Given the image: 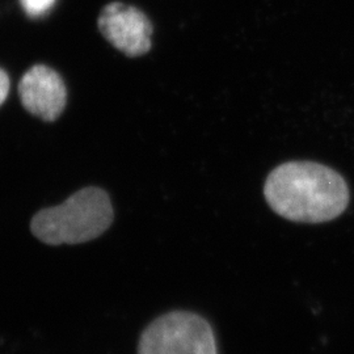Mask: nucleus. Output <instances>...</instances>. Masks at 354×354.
Wrapping results in <instances>:
<instances>
[{
	"label": "nucleus",
	"instance_id": "0eeeda50",
	"mask_svg": "<svg viewBox=\"0 0 354 354\" xmlns=\"http://www.w3.org/2000/svg\"><path fill=\"white\" fill-rule=\"evenodd\" d=\"M10 92V77L0 68V105L6 102Z\"/></svg>",
	"mask_w": 354,
	"mask_h": 354
},
{
	"label": "nucleus",
	"instance_id": "f257e3e1",
	"mask_svg": "<svg viewBox=\"0 0 354 354\" xmlns=\"http://www.w3.org/2000/svg\"><path fill=\"white\" fill-rule=\"evenodd\" d=\"M264 194L273 212L304 223L336 219L351 200L342 175L313 162H290L273 169L266 178Z\"/></svg>",
	"mask_w": 354,
	"mask_h": 354
},
{
	"label": "nucleus",
	"instance_id": "423d86ee",
	"mask_svg": "<svg viewBox=\"0 0 354 354\" xmlns=\"http://www.w3.org/2000/svg\"><path fill=\"white\" fill-rule=\"evenodd\" d=\"M55 0H20L21 7L30 17H41L50 11Z\"/></svg>",
	"mask_w": 354,
	"mask_h": 354
},
{
	"label": "nucleus",
	"instance_id": "f03ea898",
	"mask_svg": "<svg viewBox=\"0 0 354 354\" xmlns=\"http://www.w3.org/2000/svg\"><path fill=\"white\" fill-rule=\"evenodd\" d=\"M113 222V207L105 190L89 187L76 192L62 205L38 212L30 230L50 245L79 244L102 235Z\"/></svg>",
	"mask_w": 354,
	"mask_h": 354
},
{
	"label": "nucleus",
	"instance_id": "7ed1b4c3",
	"mask_svg": "<svg viewBox=\"0 0 354 354\" xmlns=\"http://www.w3.org/2000/svg\"><path fill=\"white\" fill-rule=\"evenodd\" d=\"M138 354H218L207 320L189 311L155 319L140 335Z\"/></svg>",
	"mask_w": 354,
	"mask_h": 354
},
{
	"label": "nucleus",
	"instance_id": "20e7f679",
	"mask_svg": "<svg viewBox=\"0 0 354 354\" xmlns=\"http://www.w3.org/2000/svg\"><path fill=\"white\" fill-rule=\"evenodd\" d=\"M97 24L106 41L127 57H140L151 49V21L133 6L121 1L106 4Z\"/></svg>",
	"mask_w": 354,
	"mask_h": 354
},
{
	"label": "nucleus",
	"instance_id": "39448f33",
	"mask_svg": "<svg viewBox=\"0 0 354 354\" xmlns=\"http://www.w3.org/2000/svg\"><path fill=\"white\" fill-rule=\"evenodd\" d=\"M19 95L26 111L46 122L55 121L67 102L64 79L44 64H36L26 71L19 83Z\"/></svg>",
	"mask_w": 354,
	"mask_h": 354
}]
</instances>
